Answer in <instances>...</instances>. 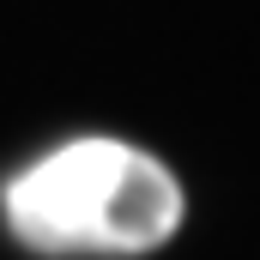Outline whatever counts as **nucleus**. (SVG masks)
<instances>
[{"label": "nucleus", "instance_id": "obj_1", "mask_svg": "<svg viewBox=\"0 0 260 260\" xmlns=\"http://www.w3.org/2000/svg\"><path fill=\"white\" fill-rule=\"evenodd\" d=\"M6 230L37 254L133 260L182 230V182L127 139H73L6 182Z\"/></svg>", "mask_w": 260, "mask_h": 260}]
</instances>
